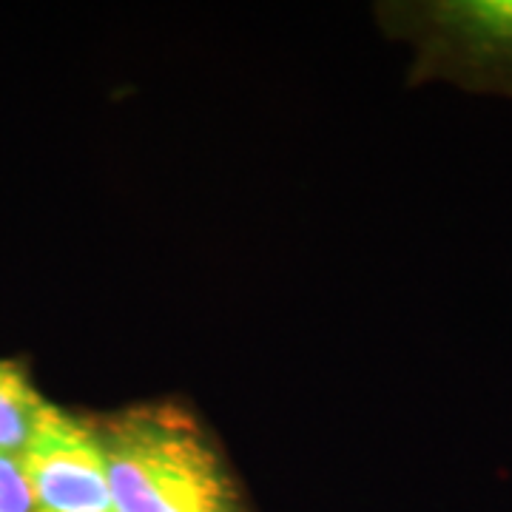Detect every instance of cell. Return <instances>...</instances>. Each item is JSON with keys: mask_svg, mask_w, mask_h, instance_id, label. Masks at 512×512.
I'll return each mask as SVG.
<instances>
[{"mask_svg": "<svg viewBox=\"0 0 512 512\" xmlns=\"http://www.w3.org/2000/svg\"><path fill=\"white\" fill-rule=\"evenodd\" d=\"M94 430L114 512H242L220 453L183 407L137 404Z\"/></svg>", "mask_w": 512, "mask_h": 512, "instance_id": "obj_1", "label": "cell"}, {"mask_svg": "<svg viewBox=\"0 0 512 512\" xmlns=\"http://www.w3.org/2000/svg\"><path fill=\"white\" fill-rule=\"evenodd\" d=\"M18 461L37 512H114L106 453L92 421L43 402Z\"/></svg>", "mask_w": 512, "mask_h": 512, "instance_id": "obj_2", "label": "cell"}, {"mask_svg": "<svg viewBox=\"0 0 512 512\" xmlns=\"http://www.w3.org/2000/svg\"><path fill=\"white\" fill-rule=\"evenodd\" d=\"M427 52L476 86L512 92V0H450L424 9Z\"/></svg>", "mask_w": 512, "mask_h": 512, "instance_id": "obj_3", "label": "cell"}, {"mask_svg": "<svg viewBox=\"0 0 512 512\" xmlns=\"http://www.w3.org/2000/svg\"><path fill=\"white\" fill-rule=\"evenodd\" d=\"M43 402L29 373L12 359H0V453L18 456Z\"/></svg>", "mask_w": 512, "mask_h": 512, "instance_id": "obj_4", "label": "cell"}, {"mask_svg": "<svg viewBox=\"0 0 512 512\" xmlns=\"http://www.w3.org/2000/svg\"><path fill=\"white\" fill-rule=\"evenodd\" d=\"M0 512H37L18 456L0 453Z\"/></svg>", "mask_w": 512, "mask_h": 512, "instance_id": "obj_5", "label": "cell"}]
</instances>
